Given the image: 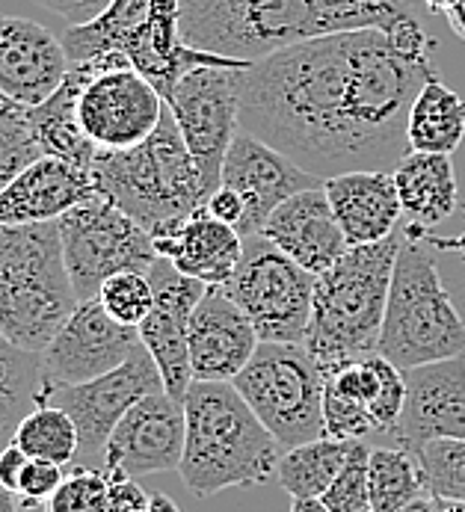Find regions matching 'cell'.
Segmentation results:
<instances>
[{"label":"cell","instance_id":"obj_45","mask_svg":"<svg viewBox=\"0 0 465 512\" xmlns=\"http://www.w3.org/2000/svg\"><path fill=\"white\" fill-rule=\"evenodd\" d=\"M149 512H181V510H178V504H175L169 495L155 492V495H152V501H149Z\"/></svg>","mask_w":465,"mask_h":512},{"label":"cell","instance_id":"obj_50","mask_svg":"<svg viewBox=\"0 0 465 512\" xmlns=\"http://www.w3.org/2000/svg\"><path fill=\"white\" fill-rule=\"evenodd\" d=\"M0 101H9V98H3V92H0Z\"/></svg>","mask_w":465,"mask_h":512},{"label":"cell","instance_id":"obj_13","mask_svg":"<svg viewBox=\"0 0 465 512\" xmlns=\"http://www.w3.org/2000/svg\"><path fill=\"white\" fill-rule=\"evenodd\" d=\"M166 391L163 376L146 347H140L125 365L75 385H60L45 379L39 391V403H54L75 421L80 436L78 465L101 462L104 444L113 436L116 424L149 394Z\"/></svg>","mask_w":465,"mask_h":512},{"label":"cell","instance_id":"obj_49","mask_svg":"<svg viewBox=\"0 0 465 512\" xmlns=\"http://www.w3.org/2000/svg\"><path fill=\"white\" fill-rule=\"evenodd\" d=\"M451 246H463L465 249V234H463V240H457V243H451Z\"/></svg>","mask_w":465,"mask_h":512},{"label":"cell","instance_id":"obj_6","mask_svg":"<svg viewBox=\"0 0 465 512\" xmlns=\"http://www.w3.org/2000/svg\"><path fill=\"white\" fill-rule=\"evenodd\" d=\"M89 178L98 196L122 208L152 237L184 222L211 199L169 107L146 143L125 151H98Z\"/></svg>","mask_w":465,"mask_h":512},{"label":"cell","instance_id":"obj_39","mask_svg":"<svg viewBox=\"0 0 465 512\" xmlns=\"http://www.w3.org/2000/svg\"><path fill=\"white\" fill-rule=\"evenodd\" d=\"M42 9L54 12L57 18H63L69 27H83V24H92L95 18H101L113 0H36Z\"/></svg>","mask_w":465,"mask_h":512},{"label":"cell","instance_id":"obj_16","mask_svg":"<svg viewBox=\"0 0 465 512\" xmlns=\"http://www.w3.org/2000/svg\"><path fill=\"white\" fill-rule=\"evenodd\" d=\"M149 282L155 288V308L140 326V341L155 359L163 376V388L169 397L184 403V394L193 385V365H190V317L208 285L184 276L172 261L157 258L149 270Z\"/></svg>","mask_w":465,"mask_h":512},{"label":"cell","instance_id":"obj_51","mask_svg":"<svg viewBox=\"0 0 465 512\" xmlns=\"http://www.w3.org/2000/svg\"><path fill=\"white\" fill-rule=\"evenodd\" d=\"M368 512H374V510H368Z\"/></svg>","mask_w":465,"mask_h":512},{"label":"cell","instance_id":"obj_47","mask_svg":"<svg viewBox=\"0 0 465 512\" xmlns=\"http://www.w3.org/2000/svg\"><path fill=\"white\" fill-rule=\"evenodd\" d=\"M421 3H424L430 12H445V15H448L451 9H457V6L465 3V0H421Z\"/></svg>","mask_w":465,"mask_h":512},{"label":"cell","instance_id":"obj_10","mask_svg":"<svg viewBox=\"0 0 465 512\" xmlns=\"http://www.w3.org/2000/svg\"><path fill=\"white\" fill-rule=\"evenodd\" d=\"M314 285L306 267L276 249L267 237H243V258L223 291L243 308L261 341L303 344L314 308Z\"/></svg>","mask_w":465,"mask_h":512},{"label":"cell","instance_id":"obj_3","mask_svg":"<svg viewBox=\"0 0 465 512\" xmlns=\"http://www.w3.org/2000/svg\"><path fill=\"white\" fill-rule=\"evenodd\" d=\"M184 412L187 444L178 474L196 498L276 480L282 444L232 382L193 379L184 394Z\"/></svg>","mask_w":465,"mask_h":512},{"label":"cell","instance_id":"obj_36","mask_svg":"<svg viewBox=\"0 0 465 512\" xmlns=\"http://www.w3.org/2000/svg\"><path fill=\"white\" fill-rule=\"evenodd\" d=\"M110 510V474L92 465H75L45 504V512H107Z\"/></svg>","mask_w":465,"mask_h":512},{"label":"cell","instance_id":"obj_42","mask_svg":"<svg viewBox=\"0 0 465 512\" xmlns=\"http://www.w3.org/2000/svg\"><path fill=\"white\" fill-rule=\"evenodd\" d=\"M27 462H30V456L18 447V444H6L3 450H0V483L15 495V489H18V480H21V471L27 468Z\"/></svg>","mask_w":465,"mask_h":512},{"label":"cell","instance_id":"obj_24","mask_svg":"<svg viewBox=\"0 0 465 512\" xmlns=\"http://www.w3.org/2000/svg\"><path fill=\"white\" fill-rule=\"evenodd\" d=\"M152 240L157 258L172 261L184 276L208 288H223L243 258L240 231L217 220L208 208H199L184 222L157 231Z\"/></svg>","mask_w":465,"mask_h":512},{"label":"cell","instance_id":"obj_14","mask_svg":"<svg viewBox=\"0 0 465 512\" xmlns=\"http://www.w3.org/2000/svg\"><path fill=\"white\" fill-rule=\"evenodd\" d=\"M86 69L78 95V119L83 134L98 151H125L146 143L163 122L166 101L149 77L137 69Z\"/></svg>","mask_w":465,"mask_h":512},{"label":"cell","instance_id":"obj_37","mask_svg":"<svg viewBox=\"0 0 465 512\" xmlns=\"http://www.w3.org/2000/svg\"><path fill=\"white\" fill-rule=\"evenodd\" d=\"M418 459L433 498L465 504V441H433Z\"/></svg>","mask_w":465,"mask_h":512},{"label":"cell","instance_id":"obj_25","mask_svg":"<svg viewBox=\"0 0 465 512\" xmlns=\"http://www.w3.org/2000/svg\"><path fill=\"white\" fill-rule=\"evenodd\" d=\"M323 190L350 246L380 243L397 231L403 208L391 172L356 169L332 175L323 181Z\"/></svg>","mask_w":465,"mask_h":512},{"label":"cell","instance_id":"obj_8","mask_svg":"<svg viewBox=\"0 0 465 512\" xmlns=\"http://www.w3.org/2000/svg\"><path fill=\"white\" fill-rule=\"evenodd\" d=\"M377 353L400 370L465 356V317L418 237L403 240Z\"/></svg>","mask_w":465,"mask_h":512},{"label":"cell","instance_id":"obj_11","mask_svg":"<svg viewBox=\"0 0 465 512\" xmlns=\"http://www.w3.org/2000/svg\"><path fill=\"white\" fill-rule=\"evenodd\" d=\"M57 222L66 270L80 302L95 299L110 276L125 270L149 273L157 261L152 234L98 193Z\"/></svg>","mask_w":465,"mask_h":512},{"label":"cell","instance_id":"obj_40","mask_svg":"<svg viewBox=\"0 0 465 512\" xmlns=\"http://www.w3.org/2000/svg\"><path fill=\"white\" fill-rule=\"evenodd\" d=\"M152 495L131 477H110V510L107 512H149Z\"/></svg>","mask_w":465,"mask_h":512},{"label":"cell","instance_id":"obj_17","mask_svg":"<svg viewBox=\"0 0 465 512\" xmlns=\"http://www.w3.org/2000/svg\"><path fill=\"white\" fill-rule=\"evenodd\" d=\"M143 347L140 329L116 323L98 299H86L42 353L45 379L75 385L125 365Z\"/></svg>","mask_w":465,"mask_h":512},{"label":"cell","instance_id":"obj_30","mask_svg":"<svg viewBox=\"0 0 465 512\" xmlns=\"http://www.w3.org/2000/svg\"><path fill=\"white\" fill-rule=\"evenodd\" d=\"M42 382V356L18 350L12 341L0 335V450L12 444L18 424L39 403Z\"/></svg>","mask_w":465,"mask_h":512},{"label":"cell","instance_id":"obj_4","mask_svg":"<svg viewBox=\"0 0 465 512\" xmlns=\"http://www.w3.org/2000/svg\"><path fill=\"white\" fill-rule=\"evenodd\" d=\"M400 246L397 234L350 246L335 267L317 276L303 347L323 373L377 353Z\"/></svg>","mask_w":465,"mask_h":512},{"label":"cell","instance_id":"obj_1","mask_svg":"<svg viewBox=\"0 0 465 512\" xmlns=\"http://www.w3.org/2000/svg\"><path fill=\"white\" fill-rule=\"evenodd\" d=\"M430 57L403 54L386 30L317 36L246 63L240 131L279 148L317 178L391 172L409 154V110Z\"/></svg>","mask_w":465,"mask_h":512},{"label":"cell","instance_id":"obj_46","mask_svg":"<svg viewBox=\"0 0 465 512\" xmlns=\"http://www.w3.org/2000/svg\"><path fill=\"white\" fill-rule=\"evenodd\" d=\"M0 512H21V504H18V498L0 483Z\"/></svg>","mask_w":465,"mask_h":512},{"label":"cell","instance_id":"obj_26","mask_svg":"<svg viewBox=\"0 0 465 512\" xmlns=\"http://www.w3.org/2000/svg\"><path fill=\"white\" fill-rule=\"evenodd\" d=\"M403 217H409V231H427L445 222L460 205L457 175L451 154L409 151L391 169Z\"/></svg>","mask_w":465,"mask_h":512},{"label":"cell","instance_id":"obj_27","mask_svg":"<svg viewBox=\"0 0 465 512\" xmlns=\"http://www.w3.org/2000/svg\"><path fill=\"white\" fill-rule=\"evenodd\" d=\"M83 77H86V69L72 66L66 83L45 104L27 107V119H30L33 140H36L42 154L60 157V160L78 166L83 172H89L98 148L89 143V137L83 134L78 119V95L80 86H83Z\"/></svg>","mask_w":465,"mask_h":512},{"label":"cell","instance_id":"obj_18","mask_svg":"<svg viewBox=\"0 0 465 512\" xmlns=\"http://www.w3.org/2000/svg\"><path fill=\"white\" fill-rule=\"evenodd\" d=\"M223 187H232L243 199L246 214L240 225V237H255L285 199L303 190L323 187V178L306 172L297 160L258 140L255 134L237 131L223 163Z\"/></svg>","mask_w":465,"mask_h":512},{"label":"cell","instance_id":"obj_19","mask_svg":"<svg viewBox=\"0 0 465 512\" xmlns=\"http://www.w3.org/2000/svg\"><path fill=\"white\" fill-rule=\"evenodd\" d=\"M406 403L391 433L397 447L421 456L433 441H465V356L403 370Z\"/></svg>","mask_w":465,"mask_h":512},{"label":"cell","instance_id":"obj_29","mask_svg":"<svg viewBox=\"0 0 465 512\" xmlns=\"http://www.w3.org/2000/svg\"><path fill=\"white\" fill-rule=\"evenodd\" d=\"M347 453H350V441L329 439V436L288 447L282 450L276 480L291 498H323L326 489L341 474Z\"/></svg>","mask_w":465,"mask_h":512},{"label":"cell","instance_id":"obj_22","mask_svg":"<svg viewBox=\"0 0 465 512\" xmlns=\"http://www.w3.org/2000/svg\"><path fill=\"white\" fill-rule=\"evenodd\" d=\"M261 237H267L276 249L306 267L311 276H320L335 267L350 249L323 187L303 190L285 199L264 222Z\"/></svg>","mask_w":465,"mask_h":512},{"label":"cell","instance_id":"obj_48","mask_svg":"<svg viewBox=\"0 0 465 512\" xmlns=\"http://www.w3.org/2000/svg\"><path fill=\"white\" fill-rule=\"evenodd\" d=\"M397 512H436V498L427 495V498H421V501H415V504H409V507H403V510Z\"/></svg>","mask_w":465,"mask_h":512},{"label":"cell","instance_id":"obj_2","mask_svg":"<svg viewBox=\"0 0 465 512\" xmlns=\"http://www.w3.org/2000/svg\"><path fill=\"white\" fill-rule=\"evenodd\" d=\"M421 0H181V39L190 48L255 63L288 45L350 33L386 30L415 15Z\"/></svg>","mask_w":465,"mask_h":512},{"label":"cell","instance_id":"obj_9","mask_svg":"<svg viewBox=\"0 0 465 512\" xmlns=\"http://www.w3.org/2000/svg\"><path fill=\"white\" fill-rule=\"evenodd\" d=\"M282 450L323 439L326 376L303 344L261 341L232 382Z\"/></svg>","mask_w":465,"mask_h":512},{"label":"cell","instance_id":"obj_33","mask_svg":"<svg viewBox=\"0 0 465 512\" xmlns=\"http://www.w3.org/2000/svg\"><path fill=\"white\" fill-rule=\"evenodd\" d=\"M104 311L122 323V326H131V329H140L143 320L152 314L155 308V288L149 282V273H137V270H125V273H116L110 276L101 291L95 296Z\"/></svg>","mask_w":465,"mask_h":512},{"label":"cell","instance_id":"obj_38","mask_svg":"<svg viewBox=\"0 0 465 512\" xmlns=\"http://www.w3.org/2000/svg\"><path fill=\"white\" fill-rule=\"evenodd\" d=\"M63 480H66L63 465L48 462V459H30L27 468L21 471V480H18V489H15V498H18L21 510L45 507L54 498V492L60 489Z\"/></svg>","mask_w":465,"mask_h":512},{"label":"cell","instance_id":"obj_32","mask_svg":"<svg viewBox=\"0 0 465 512\" xmlns=\"http://www.w3.org/2000/svg\"><path fill=\"white\" fill-rule=\"evenodd\" d=\"M12 444H18L30 459H48L63 468L75 462L80 453L75 421L54 403H36L33 412L18 424Z\"/></svg>","mask_w":465,"mask_h":512},{"label":"cell","instance_id":"obj_12","mask_svg":"<svg viewBox=\"0 0 465 512\" xmlns=\"http://www.w3.org/2000/svg\"><path fill=\"white\" fill-rule=\"evenodd\" d=\"M243 60L199 66L187 72L166 98V107L190 148L208 193L223 184V163L240 131V72Z\"/></svg>","mask_w":465,"mask_h":512},{"label":"cell","instance_id":"obj_7","mask_svg":"<svg viewBox=\"0 0 465 512\" xmlns=\"http://www.w3.org/2000/svg\"><path fill=\"white\" fill-rule=\"evenodd\" d=\"M78 305L60 222L0 225V335L42 356Z\"/></svg>","mask_w":465,"mask_h":512},{"label":"cell","instance_id":"obj_31","mask_svg":"<svg viewBox=\"0 0 465 512\" xmlns=\"http://www.w3.org/2000/svg\"><path fill=\"white\" fill-rule=\"evenodd\" d=\"M430 495L424 465L403 447H371V510L397 512Z\"/></svg>","mask_w":465,"mask_h":512},{"label":"cell","instance_id":"obj_35","mask_svg":"<svg viewBox=\"0 0 465 512\" xmlns=\"http://www.w3.org/2000/svg\"><path fill=\"white\" fill-rule=\"evenodd\" d=\"M36 157H42V151L33 140L27 107L0 101V190Z\"/></svg>","mask_w":465,"mask_h":512},{"label":"cell","instance_id":"obj_43","mask_svg":"<svg viewBox=\"0 0 465 512\" xmlns=\"http://www.w3.org/2000/svg\"><path fill=\"white\" fill-rule=\"evenodd\" d=\"M291 512H332L320 498H294Z\"/></svg>","mask_w":465,"mask_h":512},{"label":"cell","instance_id":"obj_23","mask_svg":"<svg viewBox=\"0 0 465 512\" xmlns=\"http://www.w3.org/2000/svg\"><path fill=\"white\" fill-rule=\"evenodd\" d=\"M89 196H95L89 172L42 154L0 190V225L57 222Z\"/></svg>","mask_w":465,"mask_h":512},{"label":"cell","instance_id":"obj_15","mask_svg":"<svg viewBox=\"0 0 465 512\" xmlns=\"http://www.w3.org/2000/svg\"><path fill=\"white\" fill-rule=\"evenodd\" d=\"M187 444L184 403L157 391L143 397L104 444L101 465L110 477H149L178 471Z\"/></svg>","mask_w":465,"mask_h":512},{"label":"cell","instance_id":"obj_34","mask_svg":"<svg viewBox=\"0 0 465 512\" xmlns=\"http://www.w3.org/2000/svg\"><path fill=\"white\" fill-rule=\"evenodd\" d=\"M320 501L332 512L371 510V444L368 441H350L347 462Z\"/></svg>","mask_w":465,"mask_h":512},{"label":"cell","instance_id":"obj_28","mask_svg":"<svg viewBox=\"0 0 465 512\" xmlns=\"http://www.w3.org/2000/svg\"><path fill=\"white\" fill-rule=\"evenodd\" d=\"M406 140L412 151L454 154L465 140V98L439 77L427 80L409 110Z\"/></svg>","mask_w":465,"mask_h":512},{"label":"cell","instance_id":"obj_5","mask_svg":"<svg viewBox=\"0 0 465 512\" xmlns=\"http://www.w3.org/2000/svg\"><path fill=\"white\" fill-rule=\"evenodd\" d=\"M69 63L98 69H137L155 83L163 101L175 83L199 66L237 63L211 51L190 48L181 39V0H113L92 24L69 27L63 36Z\"/></svg>","mask_w":465,"mask_h":512},{"label":"cell","instance_id":"obj_20","mask_svg":"<svg viewBox=\"0 0 465 512\" xmlns=\"http://www.w3.org/2000/svg\"><path fill=\"white\" fill-rule=\"evenodd\" d=\"M72 72L63 39L45 24L0 15V92L12 104H45Z\"/></svg>","mask_w":465,"mask_h":512},{"label":"cell","instance_id":"obj_21","mask_svg":"<svg viewBox=\"0 0 465 512\" xmlns=\"http://www.w3.org/2000/svg\"><path fill=\"white\" fill-rule=\"evenodd\" d=\"M190 365L199 382H234L252 362L261 338L243 308L223 288H208L190 317Z\"/></svg>","mask_w":465,"mask_h":512},{"label":"cell","instance_id":"obj_41","mask_svg":"<svg viewBox=\"0 0 465 512\" xmlns=\"http://www.w3.org/2000/svg\"><path fill=\"white\" fill-rule=\"evenodd\" d=\"M217 220H223L226 225H232L240 231V225H243V214H246V208H243V199L234 193L232 187H223L220 184V190H214L211 193V199H208V205H205Z\"/></svg>","mask_w":465,"mask_h":512},{"label":"cell","instance_id":"obj_44","mask_svg":"<svg viewBox=\"0 0 465 512\" xmlns=\"http://www.w3.org/2000/svg\"><path fill=\"white\" fill-rule=\"evenodd\" d=\"M445 18H448L451 30H454V33H457V36H460V39L465 42V3H460L457 9H451V12H448Z\"/></svg>","mask_w":465,"mask_h":512}]
</instances>
